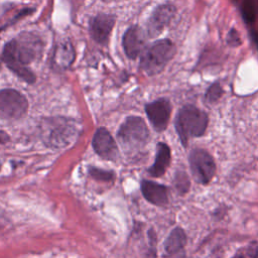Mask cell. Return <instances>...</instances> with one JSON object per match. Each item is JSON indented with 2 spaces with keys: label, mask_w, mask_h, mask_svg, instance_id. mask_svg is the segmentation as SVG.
Segmentation results:
<instances>
[{
  "label": "cell",
  "mask_w": 258,
  "mask_h": 258,
  "mask_svg": "<svg viewBox=\"0 0 258 258\" xmlns=\"http://www.w3.org/2000/svg\"><path fill=\"white\" fill-rule=\"evenodd\" d=\"M40 40L33 35L19 36L18 39L8 41L2 53L3 61L21 80L28 84H33L35 75L26 66L33 61L41 51Z\"/></svg>",
  "instance_id": "obj_1"
},
{
  "label": "cell",
  "mask_w": 258,
  "mask_h": 258,
  "mask_svg": "<svg viewBox=\"0 0 258 258\" xmlns=\"http://www.w3.org/2000/svg\"><path fill=\"white\" fill-rule=\"evenodd\" d=\"M42 140L50 148H63L72 144L79 135L78 125L64 117H50L41 122Z\"/></svg>",
  "instance_id": "obj_2"
},
{
  "label": "cell",
  "mask_w": 258,
  "mask_h": 258,
  "mask_svg": "<svg viewBox=\"0 0 258 258\" xmlns=\"http://www.w3.org/2000/svg\"><path fill=\"white\" fill-rule=\"evenodd\" d=\"M209 118L206 112L194 105L183 106L175 118V129L183 146L192 137L202 136L208 127Z\"/></svg>",
  "instance_id": "obj_3"
},
{
  "label": "cell",
  "mask_w": 258,
  "mask_h": 258,
  "mask_svg": "<svg viewBox=\"0 0 258 258\" xmlns=\"http://www.w3.org/2000/svg\"><path fill=\"white\" fill-rule=\"evenodd\" d=\"M175 53V45L169 39H160L152 43L142 54L141 69L149 76L160 73Z\"/></svg>",
  "instance_id": "obj_4"
},
{
  "label": "cell",
  "mask_w": 258,
  "mask_h": 258,
  "mask_svg": "<svg viewBox=\"0 0 258 258\" xmlns=\"http://www.w3.org/2000/svg\"><path fill=\"white\" fill-rule=\"evenodd\" d=\"M117 138L124 149L134 151L142 148L149 139V130L141 117L129 116L121 124Z\"/></svg>",
  "instance_id": "obj_5"
},
{
  "label": "cell",
  "mask_w": 258,
  "mask_h": 258,
  "mask_svg": "<svg viewBox=\"0 0 258 258\" xmlns=\"http://www.w3.org/2000/svg\"><path fill=\"white\" fill-rule=\"evenodd\" d=\"M28 110L26 97L15 89L0 90V117L3 119H20Z\"/></svg>",
  "instance_id": "obj_6"
},
{
  "label": "cell",
  "mask_w": 258,
  "mask_h": 258,
  "mask_svg": "<svg viewBox=\"0 0 258 258\" xmlns=\"http://www.w3.org/2000/svg\"><path fill=\"white\" fill-rule=\"evenodd\" d=\"M188 162L195 180L201 184L209 183L216 173V163L205 149L195 148L190 151Z\"/></svg>",
  "instance_id": "obj_7"
},
{
  "label": "cell",
  "mask_w": 258,
  "mask_h": 258,
  "mask_svg": "<svg viewBox=\"0 0 258 258\" xmlns=\"http://www.w3.org/2000/svg\"><path fill=\"white\" fill-rule=\"evenodd\" d=\"M146 115L156 131H163L166 129L171 114L170 102L165 99H157L145 106Z\"/></svg>",
  "instance_id": "obj_8"
},
{
  "label": "cell",
  "mask_w": 258,
  "mask_h": 258,
  "mask_svg": "<svg viewBox=\"0 0 258 258\" xmlns=\"http://www.w3.org/2000/svg\"><path fill=\"white\" fill-rule=\"evenodd\" d=\"M176 12L175 6L170 3L157 6L150 15L147 22V32L150 37L159 35L169 24Z\"/></svg>",
  "instance_id": "obj_9"
},
{
  "label": "cell",
  "mask_w": 258,
  "mask_h": 258,
  "mask_svg": "<svg viewBox=\"0 0 258 258\" xmlns=\"http://www.w3.org/2000/svg\"><path fill=\"white\" fill-rule=\"evenodd\" d=\"M95 152L106 160H115L118 157V147L111 133L106 128H99L95 132L92 140Z\"/></svg>",
  "instance_id": "obj_10"
},
{
  "label": "cell",
  "mask_w": 258,
  "mask_h": 258,
  "mask_svg": "<svg viewBox=\"0 0 258 258\" xmlns=\"http://www.w3.org/2000/svg\"><path fill=\"white\" fill-rule=\"evenodd\" d=\"M115 16L107 13H100L93 17L89 26L92 38L99 44H106L115 25Z\"/></svg>",
  "instance_id": "obj_11"
},
{
  "label": "cell",
  "mask_w": 258,
  "mask_h": 258,
  "mask_svg": "<svg viewBox=\"0 0 258 258\" xmlns=\"http://www.w3.org/2000/svg\"><path fill=\"white\" fill-rule=\"evenodd\" d=\"M122 44L126 55L134 59L142 51L145 44V35L138 25L130 26L124 33Z\"/></svg>",
  "instance_id": "obj_12"
},
{
  "label": "cell",
  "mask_w": 258,
  "mask_h": 258,
  "mask_svg": "<svg viewBox=\"0 0 258 258\" xmlns=\"http://www.w3.org/2000/svg\"><path fill=\"white\" fill-rule=\"evenodd\" d=\"M141 191L145 200L152 205L163 207L168 202L167 187L155 181L143 179L141 181Z\"/></svg>",
  "instance_id": "obj_13"
},
{
  "label": "cell",
  "mask_w": 258,
  "mask_h": 258,
  "mask_svg": "<svg viewBox=\"0 0 258 258\" xmlns=\"http://www.w3.org/2000/svg\"><path fill=\"white\" fill-rule=\"evenodd\" d=\"M76 58V52L70 40L63 39L55 45L52 54V66L57 70L69 69Z\"/></svg>",
  "instance_id": "obj_14"
},
{
  "label": "cell",
  "mask_w": 258,
  "mask_h": 258,
  "mask_svg": "<svg viewBox=\"0 0 258 258\" xmlns=\"http://www.w3.org/2000/svg\"><path fill=\"white\" fill-rule=\"evenodd\" d=\"M170 163V149L167 144L159 142L156 146V155L153 164L149 167L148 172L153 177L163 175Z\"/></svg>",
  "instance_id": "obj_15"
},
{
  "label": "cell",
  "mask_w": 258,
  "mask_h": 258,
  "mask_svg": "<svg viewBox=\"0 0 258 258\" xmlns=\"http://www.w3.org/2000/svg\"><path fill=\"white\" fill-rule=\"evenodd\" d=\"M186 244V235L181 228H174L164 243V250L168 256H172L183 250Z\"/></svg>",
  "instance_id": "obj_16"
},
{
  "label": "cell",
  "mask_w": 258,
  "mask_h": 258,
  "mask_svg": "<svg viewBox=\"0 0 258 258\" xmlns=\"http://www.w3.org/2000/svg\"><path fill=\"white\" fill-rule=\"evenodd\" d=\"M89 174L93 178L101 181H112L115 178V174L113 171L105 170V169L94 167V166L89 167Z\"/></svg>",
  "instance_id": "obj_17"
},
{
  "label": "cell",
  "mask_w": 258,
  "mask_h": 258,
  "mask_svg": "<svg viewBox=\"0 0 258 258\" xmlns=\"http://www.w3.org/2000/svg\"><path fill=\"white\" fill-rule=\"evenodd\" d=\"M174 184L180 194H185L189 188V180L186 173L183 171L176 172L174 176Z\"/></svg>",
  "instance_id": "obj_18"
},
{
  "label": "cell",
  "mask_w": 258,
  "mask_h": 258,
  "mask_svg": "<svg viewBox=\"0 0 258 258\" xmlns=\"http://www.w3.org/2000/svg\"><path fill=\"white\" fill-rule=\"evenodd\" d=\"M223 94V89L219 83L212 84L206 93V100L210 103L218 101Z\"/></svg>",
  "instance_id": "obj_19"
},
{
  "label": "cell",
  "mask_w": 258,
  "mask_h": 258,
  "mask_svg": "<svg viewBox=\"0 0 258 258\" xmlns=\"http://www.w3.org/2000/svg\"><path fill=\"white\" fill-rule=\"evenodd\" d=\"M240 258H258V244H251L243 250V253L239 255Z\"/></svg>",
  "instance_id": "obj_20"
},
{
  "label": "cell",
  "mask_w": 258,
  "mask_h": 258,
  "mask_svg": "<svg viewBox=\"0 0 258 258\" xmlns=\"http://www.w3.org/2000/svg\"><path fill=\"white\" fill-rule=\"evenodd\" d=\"M227 41L230 45H240L241 44V39L239 37V34L238 32L233 28L230 30L229 34H228V38H227Z\"/></svg>",
  "instance_id": "obj_21"
},
{
  "label": "cell",
  "mask_w": 258,
  "mask_h": 258,
  "mask_svg": "<svg viewBox=\"0 0 258 258\" xmlns=\"http://www.w3.org/2000/svg\"><path fill=\"white\" fill-rule=\"evenodd\" d=\"M9 140H10L9 135L5 131L0 129V144H4V143L8 142Z\"/></svg>",
  "instance_id": "obj_22"
},
{
  "label": "cell",
  "mask_w": 258,
  "mask_h": 258,
  "mask_svg": "<svg viewBox=\"0 0 258 258\" xmlns=\"http://www.w3.org/2000/svg\"><path fill=\"white\" fill-rule=\"evenodd\" d=\"M170 257H171V258H188V257L185 256L184 253H182V251L179 252V253H176V254H174V255H172V256H170Z\"/></svg>",
  "instance_id": "obj_23"
},
{
  "label": "cell",
  "mask_w": 258,
  "mask_h": 258,
  "mask_svg": "<svg viewBox=\"0 0 258 258\" xmlns=\"http://www.w3.org/2000/svg\"><path fill=\"white\" fill-rule=\"evenodd\" d=\"M0 70H1V60H0Z\"/></svg>",
  "instance_id": "obj_24"
}]
</instances>
